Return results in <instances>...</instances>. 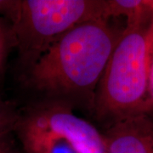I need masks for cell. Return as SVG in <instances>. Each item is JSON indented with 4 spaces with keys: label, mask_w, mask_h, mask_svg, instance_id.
<instances>
[{
    "label": "cell",
    "mask_w": 153,
    "mask_h": 153,
    "mask_svg": "<svg viewBox=\"0 0 153 153\" xmlns=\"http://www.w3.org/2000/svg\"><path fill=\"white\" fill-rule=\"evenodd\" d=\"M123 31L106 19L71 28L27 69L29 85L57 101L94 107L99 82Z\"/></svg>",
    "instance_id": "cell-1"
},
{
    "label": "cell",
    "mask_w": 153,
    "mask_h": 153,
    "mask_svg": "<svg viewBox=\"0 0 153 153\" xmlns=\"http://www.w3.org/2000/svg\"><path fill=\"white\" fill-rule=\"evenodd\" d=\"M153 42V18L126 25L99 82L94 108L111 119L142 114L151 109L148 76Z\"/></svg>",
    "instance_id": "cell-2"
},
{
    "label": "cell",
    "mask_w": 153,
    "mask_h": 153,
    "mask_svg": "<svg viewBox=\"0 0 153 153\" xmlns=\"http://www.w3.org/2000/svg\"><path fill=\"white\" fill-rule=\"evenodd\" d=\"M107 0H21L11 24L19 58L28 69L55 40L83 22L106 19Z\"/></svg>",
    "instance_id": "cell-3"
},
{
    "label": "cell",
    "mask_w": 153,
    "mask_h": 153,
    "mask_svg": "<svg viewBox=\"0 0 153 153\" xmlns=\"http://www.w3.org/2000/svg\"><path fill=\"white\" fill-rule=\"evenodd\" d=\"M14 132L27 153H105L103 134L61 101L21 113Z\"/></svg>",
    "instance_id": "cell-4"
},
{
    "label": "cell",
    "mask_w": 153,
    "mask_h": 153,
    "mask_svg": "<svg viewBox=\"0 0 153 153\" xmlns=\"http://www.w3.org/2000/svg\"><path fill=\"white\" fill-rule=\"evenodd\" d=\"M103 136L105 153H153V123L146 113L116 121Z\"/></svg>",
    "instance_id": "cell-5"
},
{
    "label": "cell",
    "mask_w": 153,
    "mask_h": 153,
    "mask_svg": "<svg viewBox=\"0 0 153 153\" xmlns=\"http://www.w3.org/2000/svg\"><path fill=\"white\" fill-rule=\"evenodd\" d=\"M106 16L126 17V25L145 22L153 18V1L107 0Z\"/></svg>",
    "instance_id": "cell-6"
},
{
    "label": "cell",
    "mask_w": 153,
    "mask_h": 153,
    "mask_svg": "<svg viewBox=\"0 0 153 153\" xmlns=\"http://www.w3.org/2000/svg\"><path fill=\"white\" fill-rule=\"evenodd\" d=\"M13 48H15V41L10 24L0 17V82L5 69L8 55Z\"/></svg>",
    "instance_id": "cell-7"
},
{
    "label": "cell",
    "mask_w": 153,
    "mask_h": 153,
    "mask_svg": "<svg viewBox=\"0 0 153 153\" xmlns=\"http://www.w3.org/2000/svg\"><path fill=\"white\" fill-rule=\"evenodd\" d=\"M20 114L16 105L0 99V136L15 131Z\"/></svg>",
    "instance_id": "cell-8"
},
{
    "label": "cell",
    "mask_w": 153,
    "mask_h": 153,
    "mask_svg": "<svg viewBox=\"0 0 153 153\" xmlns=\"http://www.w3.org/2000/svg\"><path fill=\"white\" fill-rule=\"evenodd\" d=\"M21 0H0V17L12 24L16 19Z\"/></svg>",
    "instance_id": "cell-9"
},
{
    "label": "cell",
    "mask_w": 153,
    "mask_h": 153,
    "mask_svg": "<svg viewBox=\"0 0 153 153\" xmlns=\"http://www.w3.org/2000/svg\"><path fill=\"white\" fill-rule=\"evenodd\" d=\"M148 100L151 108H153V42L150 59L149 76H148Z\"/></svg>",
    "instance_id": "cell-10"
},
{
    "label": "cell",
    "mask_w": 153,
    "mask_h": 153,
    "mask_svg": "<svg viewBox=\"0 0 153 153\" xmlns=\"http://www.w3.org/2000/svg\"><path fill=\"white\" fill-rule=\"evenodd\" d=\"M10 134L0 136V153H14Z\"/></svg>",
    "instance_id": "cell-11"
}]
</instances>
